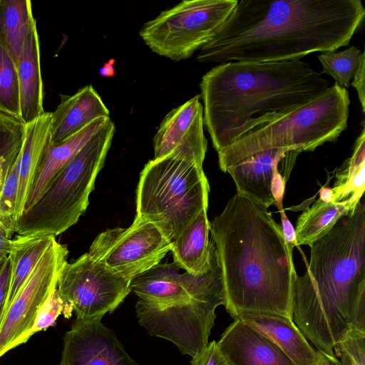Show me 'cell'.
<instances>
[{"mask_svg": "<svg viewBox=\"0 0 365 365\" xmlns=\"http://www.w3.org/2000/svg\"><path fill=\"white\" fill-rule=\"evenodd\" d=\"M318 58L322 66V73L331 76L339 86L346 89L365 56L356 46H351L340 52L321 53Z\"/></svg>", "mask_w": 365, "mask_h": 365, "instance_id": "28", "label": "cell"}, {"mask_svg": "<svg viewBox=\"0 0 365 365\" xmlns=\"http://www.w3.org/2000/svg\"><path fill=\"white\" fill-rule=\"evenodd\" d=\"M36 19L30 0H0V43L16 66Z\"/></svg>", "mask_w": 365, "mask_h": 365, "instance_id": "25", "label": "cell"}, {"mask_svg": "<svg viewBox=\"0 0 365 365\" xmlns=\"http://www.w3.org/2000/svg\"><path fill=\"white\" fill-rule=\"evenodd\" d=\"M0 112L20 120V91L17 66L0 43Z\"/></svg>", "mask_w": 365, "mask_h": 365, "instance_id": "29", "label": "cell"}, {"mask_svg": "<svg viewBox=\"0 0 365 365\" xmlns=\"http://www.w3.org/2000/svg\"><path fill=\"white\" fill-rule=\"evenodd\" d=\"M63 342L58 365H139L101 319H76Z\"/></svg>", "mask_w": 365, "mask_h": 365, "instance_id": "15", "label": "cell"}, {"mask_svg": "<svg viewBox=\"0 0 365 365\" xmlns=\"http://www.w3.org/2000/svg\"><path fill=\"white\" fill-rule=\"evenodd\" d=\"M22 150V149H21ZM19 156L9 163L5 168L3 185L0 195V222L4 226L8 237L11 239L15 233V207L19 184Z\"/></svg>", "mask_w": 365, "mask_h": 365, "instance_id": "30", "label": "cell"}, {"mask_svg": "<svg viewBox=\"0 0 365 365\" xmlns=\"http://www.w3.org/2000/svg\"><path fill=\"white\" fill-rule=\"evenodd\" d=\"M11 240L7 235L6 230L0 222V259H5L9 253Z\"/></svg>", "mask_w": 365, "mask_h": 365, "instance_id": "38", "label": "cell"}, {"mask_svg": "<svg viewBox=\"0 0 365 365\" xmlns=\"http://www.w3.org/2000/svg\"><path fill=\"white\" fill-rule=\"evenodd\" d=\"M171 248L172 243L156 225L135 217L128 228L101 232L88 253L113 272L132 280L160 263Z\"/></svg>", "mask_w": 365, "mask_h": 365, "instance_id": "11", "label": "cell"}, {"mask_svg": "<svg viewBox=\"0 0 365 365\" xmlns=\"http://www.w3.org/2000/svg\"><path fill=\"white\" fill-rule=\"evenodd\" d=\"M353 210L346 203L319 198L297 218L294 229L297 246H310L329 232L341 217Z\"/></svg>", "mask_w": 365, "mask_h": 365, "instance_id": "26", "label": "cell"}, {"mask_svg": "<svg viewBox=\"0 0 365 365\" xmlns=\"http://www.w3.org/2000/svg\"><path fill=\"white\" fill-rule=\"evenodd\" d=\"M271 339L295 365H317L320 354L309 344L293 320L274 315L237 317Z\"/></svg>", "mask_w": 365, "mask_h": 365, "instance_id": "20", "label": "cell"}, {"mask_svg": "<svg viewBox=\"0 0 365 365\" xmlns=\"http://www.w3.org/2000/svg\"><path fill=\"white\" fill-rule=\"evenodd\" d=\"M192 358L191 365H227L215 340Z\"/></svg>", "mask_w": 365, "mask_h": 365, "instance_id": "34", "label": "cell"}, {"mask_svg": "<svg viewBox=\"0 0 365 365\" xmlns=\"http://www.w3.org/2000/svg\"><path fill=\"white\" fill-rule=\"evenodd\" d=\"M174 263H159L134 277L130 287L138 301L166 304L179 299L224 296L220 269L217 262L205 273L181 274Z\"/></svg>", "mask_w": 365, "mask_h": 365, "instance_id": "13", "label": "cell"}, {"mask_svg": "<svg viewBox=\"0 0 365 365\" xmlns=\"http://www.w3.org/2000/svg\"><path fill=\"white\" fill-rule=\"evenodd\" d=\"M203 125V106L197 95L163 119L153 138V159L172 156L202 166L207 148Z\"/></svg>", "mask_w": 365, "mask_h": 365, "instance_id": "14", "label": "cell"}, {"mask_svg": "<svg viewBox=\"0 0 365 365\" xmlns=\"http://www.w3.org/2000/svg\"><path fill=\"white\" fill-rule=\"evenodd\" d=\"M364 60H363L359 66L358 67L351 83L353 87H354L357 91L359 99L361 106L362 111L364 112L365 108V95H364Z\"/></svg>", "mask_w": 365, "mask_h": 365, "instance_id": "37", "label": "cell"}, {"mask_svg": "<svg viewBox=\"0 0 365 365\" xmlns=\"http://www.w3.org/2000/svg\"><path fill=\"white\" fill-rule=\"evenodd\" d=\"M110 117L101 118L57 145L46 143L38 168L26 199L24 210L33 205L42 195L55 175L98 131Z\"/></svg>", "mask_w": 365, "mask_h": 365, "instance_id": "22", "label": "cell"}, {"mask_svg": "<svg viewBox=\"0 0 365 365\" xmlns=\"http://www.w3.org/2000/svg\"><path fill=\"white\" fill-rule=\"evenodd\" d=\"M210 232L227 313L292 320L293 250L268 208L236 193L210 222Z\"/></svg>", "mask_w": 365, "mask_h": 365, "instance_id": "2", "label": "cell"}, {"mask_svg": "<svg viewBox=\"0 0 365 365\" xmlns=\"http://www.w3.org/2000/svg\"><path fill=\"white\" fill-rule=\"evenodd\" d=\"M20 91V120L26 125L45 111L41 71L39 37L34 24L26 39L17 64Z\"/></svg>", "mask_w": 365, "mask_h": 365, "instance_id": "21", "label": "cell"}, {"mask_svg": "<svg viewBox=\"0 0 365 365\" xmlns=\"http://www.w3.org/2000/svg\"><path fill=\"white\" fill-rule=\"evenodd\" d=\"M364 16L360 0H240L197 61L282 62L333 52L349 43Z\"/></svg>", "mask_w": 365, "mask_h": 365, "instance_id": "1", "label": "cell"}, {"mask_svg": "<svg viewBox=\"0 0 365 365\" xmlns=\"http://www.w3.org/2000/svg\"><path fill=\"white\" fill-rule=\"evenodd\" d=\"M9 259L7 257L0 268V325L2 321L9 282Z\"/></svg>", "mask_w": 365, "mask_h": 365, "instance_id": "35", "label": "cell"}, {"mask_svg": "<svg viewBox=\"0 0 365 365\" xmlns=\"http://www.w3.org/2000/svg\"><path fill=\"white\" fill-rule=\"evenodd\" d=\"M227 365H295L268 337L239 318L217 342Z\"/></svg>", "mask_w": 365, "mask_h": 365, "instance_id": "16", "label": "cell"}, {"mask_svg": "<svg viewBox=\"0 0 365 365\" xmlns=\"http://www.w3.org/2000/svg\"><path fill=\"white\" fill-rule=\"evenodd\" d=\"M288 149H271L253 154L227 169L237 193L268 208L276 204L272 193V180Z\"/></svg>", "mask_w": 365, "mask_h": 365, "instance_id": "17", "label": "cell"}, {"mask_svg": "<svg viewBox=\"0 0 365 365\" xmlns=\"http://www.w3.org/2000/svg\"><path fill=\"white\" fill-rule=\"evenodd\" d=\"M364 129L357 138L352 155L336 173L332 202L346 203L352 210L361 202L365 188Z\"/></svg>", "mask_w": 365, "mask_h": 365, "instance_id": "27", "label": "cell"}, {"mask_svg": "<svg viewBox=\"0 0 365 365\" xmlns=\"http://www.w3.org/2000/svg\"><path fill=\"white\" fill-rule=\"evenodd\" d=\"M346 89L336 83L321 95L251 133L217 152L222 171L245 158L271 149L299 153L314 151L334 141L346 128L349 112Z\"/></svg>", "mask_w": 365, "mask_h": 365, "instance_id": "5", "label": "cell"}, {"mask_svg": "<svg viewBox=\"0 0 365 365\" xmlns=\"http://www.w3.org/2000/svg\"><path fill=\"white\" fill-rule=\"evenodd\" d=\"M61 103L51 113L48 140L61 143L110 112L91 85H87L72 96L61 95Z\"/></svg>", "mask_w": 365, "mask_h": 365, "instance_id": "18", "label": "cell"}, {"mask_svg": "<svg viewBox=\"0 0 365 365\" xmlns=\"http://www.w3.org/2000/svg\"><path fill=\"white\" fill-rule=\"evenodd\" d=\"M339 365H365V332L351 330L334 347Z\"/></svg>", "mask_w": 365, "mask_h": 365, "instance_id": "33", "label": "cell"}, {"mask_svg": "<svg viewBox=\"0 0 365 365\" xmlns=\"http://www.w3.org/2000/svg\"><path fill=\"white\" fill-rule=\"evenodd\" d=\"M204 207L180 236L172 244L173 263L193 274L209 271L217 262L212 241L210 240V221Z\"/></svg>", "mask_w": 365, "mask_h": 365, "instance_id": "19", "label": "cell"}, {"mask_svg": "<svg viewBox=\"0 0 365 365\" xmlns=\"http://www.w3.org/2000/svg\"><path fill=\"white\" fill-rule=\"evenodd\" d=\"M306 272L294 280L292 320L317 351L336 358L351 330L365 332V205L310 246Z\"/></svg>", "mask_w": 365, "mask_h": 365, "instance_id": "3", "label": "cell"}, {"mask_svg": "<svg viewBox=\"0 0 365 365\" xmlns=\"http://www.w3.org/2000/svg\"><path fill=\"white\" fill-rule=\"evenodd\" d=\"M25 137V125L0 112V159L10 158L21 151Z\"/></svg>", "mask_w": 365, "mask_h": 365, "instance_id": "31", "label": "cell"}, {"mask_svg": "<svg viewBox=\"0 0 365 365\" xmlns=\"http://www.w3.org/2000/svg\"><path fill=\"white\" fill-rule=\"evenodd\" d=\"M21 153L19 155L10 157V158H4L0 159V195L1 192L2 185H3V180H4V170L6 166L11 163V161L16 159Z\"/></svg>", "mask_w": 365, "mask_h": 365, "instance_id": "39", "label": "cell"}, {"mask_svg": "<svg viewBox=\"0 0 365 365\" xmlns=\"http://www.w3.org/2000/svg\"><path fill=\"white\" fill-rule=\"evenodd\" d=\"M51 123V113L44 112L41 116L25 125L15 207L16 223L24 210L27 197L50 134Z\"/></svg>", "mask_w": 365, "mask_h": 365, "instance_id": "23", "label": "cell"}, {"mask_svg": "<svg viewBox=\"0 0 365 365\" xmlns=\"http://www.w3.org/2000/svg\"><path fill=\"white\" fill-rule=\"evenodd\" d=\"M301 60L218 64L200 83L203 123L217 152L314 99L329 87Z\"/></svg>", "mask_w": 365, "mask_h": 365, "instance_id": "4", "label": "cell"}, {"mask_svg": "<svg viewBox=\"0 0 365 365\" xmlns=\"http://www.w3.org/2000/svg\"><path fill=\"white\" fill-rule=\"evenodd\" d=\"M65 309L66 304L60 296L56 286L39 308L34 324L25 336L23 344L34 334L53 326L58 316L64 313Z\"/></svg>", "mask_w": 365, "mask_h": 365, "instance_id": "32", "label": "cell"}, {"mask_svg": "<svg viewBox=\"0 0 365 365\" xmlns=\"http://www.w3.org/2000/svg\"><path fill=\"white\" fill-rule=\"evenodd\" d=\"M320 359L317 365H339L337 358H329L321 353Z\"/></svg>", "mask_w": 365, "mask_h": 365, "instance_id": "40", "label": "cell"}, {"mask_svg": "<svg viewBox=\"0 0 365 365\" xmlns=\"http://www.w3.org/2000/svg\"><path fill=\"white\" fill-rule=\"evenodd\" d=\"M220 305H224L223 296L179 299L161 304L138 300L135 311L140 325L150 336L171 341L181 354L192 357L208 344Z\"/></svg>", "mask_w": 365, "mask_h": 365, "instance_id": "9", "label": "cell"}, {"mask_svg": "<svg viewBox=\"0 0 365 365\" xmlns=\"http://www.w3.org/2000/svg\"><path fill=\"white\" fill-rule=\"evenodd\" d=\"M55 239L51 235H16L15 238L11 240L8 255L10 265L9 282L3 317L40 257Z\"/></svg>", "mask_w": 365, "mask_h": 365, "instance_id": "24", "label": "cell"}, {"mask_svg": "<svg viewBox=\"0 0 365 365\" xmlns=\"http://www.w3.org/2000/svg\"><path fill=\"white\" fill-rule=\"evenodd\" d=\"M131 280L107 268L86 253L63 267L57 282L66 304L63 315L93 320L113 312L132 291Z\"/></svg>", "mask_w": 365, "mask_h": 365, "instance_id": "10", "label": "cell"}, {"mask_svg": "<svg viewBox=\"0 0 365 365\" xmlns=\"http://www.w3.org/2000/svg\"><path fill=\"white\" fill-rule=\"evenodd\" d=\"M68 255L67 246L55 239L38 259L3 317L0 325V357L23 344L39 308L57 286Z\"/></svg>", "mask_w": 365, "mask_h": 365, "instance_id": "12", "label": "cell"}, {"mask_svg": "<svg viewBox=\"0 0 365 365\" xmlns=\"http://www.w3.org/2000/svg\"><path fill=\"white\" fill-rule=\"evenodd\" d=\"M5 259H0V268Z\"/></svg>", "mask_w": 365, "mask_h": 365, "instance_id": "41", "label": "cell"}, {"mask_svg": "<svg viewBox=\"0 0 365 365\" xmlns=\"http://www.w3.org/2000/svg\"><path fill=\"white\" fill-rule=\"evenodd\" d=\"M209 192L202 166L172 156L153 159L140 174L135 218L153 223L173 244L208 207Z\"/></svg>", "mask_w": 365, "mask_h": 365, "instance_id": "7", "label": "cell"}, {"mask_svg": "<svg viewBox=\"0 0 365 365\" xmlns=\"http://www.w3.org/2000/svg\"><path fill=\"white\" fill-rule=\"evenodd\" d=\"M115 130L109 118L55 175L37 201L24 210L16 222L17 235L56 237L78 221L88 205Z\"/></svg>", "mask_w": 365, "mask_h": 365, "instance_id": "6", "label": "cell"}, {"mask_svg": "<svg viewBox=\"0 0 365 365\" xmlns=\"http://www.w3.org/2000/svg\"><path fill=\"white\" fill-rule=\"evenodd\" d=\"M237 1H182L146 22L139 34L158 55L174 61L186 59L215 36Z\"/></svg>", "mask_w": 365, "mask_h": 365, "instance_id": "8", "label": "cell"}, {"mask_svg": "<svg viewBox=\"0 0 365 365\" xmlns=\"http://www.w3.org/2000/svg\"><path fill=\"white\" fill-rule=\"evenodd\" d=\"M279 210L281 216V226L284 240L289 249L293 250V248L297 246L294 228L287 217L283 207L279 208Z\"/></svg>", "mask_w": 365, "mask_h": 365, "instance_id": "36", "label": "cell"}]
</instances>
